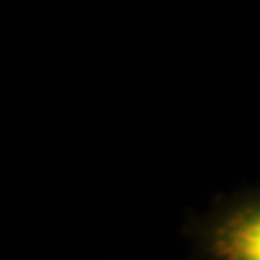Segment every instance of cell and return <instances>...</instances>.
<instances>
[{
    "instance_id": "obj_1",
    "label": "cell",
    "mask_w": 260,
    "mask_h": 260,
    "mask_svg": "<svg viewBox=\"0 0 260 260\" xmlns=\"http://www.w3.org/2000/svg\"><path fill=\"white\" fill-rule=\"evenodd\" d=\"M220 260H260V203L225 220L214 239Z\"/></svg>"
}]
</instances>
